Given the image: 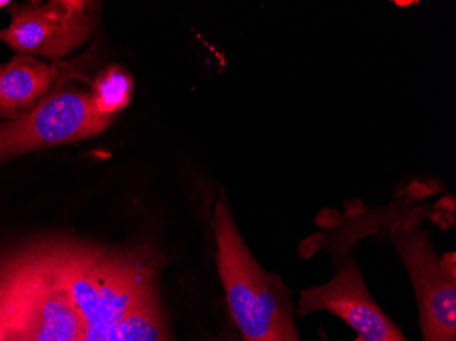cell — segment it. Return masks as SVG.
<instances>
[{"label":"cell","instance_id":"3957f363","mask_svg":"<svg viewBox=\"0 0 456 341\" xmlns=\"http://www.w3.org/2000/svg\"><path fill=\"white\" fill-rule=\"evenodd\" d=\"M384 225L416 295L422 341H456L455 254L437 257L416 212L388 215Z\"/></svg>","mask_w":456,"mask_h":341},{"label":"cell","instance_id":"52a82bcc","mask_svg":"<svg viewBox=\"0 0 456 341\" xmlns=\"http://www.w3.org/2000/svg\"><path fill=\"white\" fill-rule=\"evenodd\" d=\"M74 77H78V70L71 63L58 61L50 65L17 53L7 63H0V118L12 120L29 114Z\"/></svg>","mask_w":456,"mask_h":341},{"label":"cell","instance_id":"ba28073f","mask_svg":"<svg viewBox=\"0 0 456 341\" xmlns=\"http://www.w3.org/2000/svg\"><path fill=\"white\" fill-rule=\"evenodd\" d=\"M132 94V76L125 69L112 66L94 79L89 96L97 114L114 118L115 114L126 109Z\"/></svg>","mask_w":456,"mask_h":341},{"label":"cell","instance_id":"8992f818","mask_svg":"<svg viewBox=\"0 0 456 341\" xmlns=\"http://www.w3.org/2000/svg\"><path fill=\"white\" fill-rule=\"evenodd\" d=\"M96 4L82 0L10 4L12 20L0 30V40L20 55L61 61L94 32Z\"/></svg>","mask_w":456,"mask_h":341},{"label":"cell","instance_id":"5b68a950","mask_svg":"<svg viewBox=\"0 0 456 341\" xmlns=\"http://www.w3.org/2000/svg\"><path fill=\"white\" fill-rule=\"evenodd\" d=\"M112 119L94 111L86 92L56 89L29 114L0 120V164L40 149L94 137Z\"/></svg>","mask_w":456,"mask_h":341},{"label":"cell","instance_id":"7a4b0ae2","mask_svg":"<svg viewBox=\"0 0 456 341\" xmlns=\"http://www.w3.org/2000/svg\"><path fill=\"white\" fill-rule=\"evenodd\" d=\"M214 232L217 271L243 341H302L291 289L256 260L225 199L215 205Z\"/></svg>","mask_w":456,"mask_h":341},{"label":"cell","instance_id":"277c9868","mask_svg":"<svg viewBox=\"0 0 456 341\" xmlns=\"http://www.w3.org/2000/svg\"><path fill=\"white\" fill-rule=\"evenodd\" d=\"M361 237L362 233L350 224L345 233L332 235L330 248L334 257V277L299 292L297 315L306 317L320 312L334 314L354 330L358 341H410L373 299L360 266L351 257V245Z\"/></svg>","mask_w":456,"mask_h":341},{"label":"cell","instance_id":"9c48e42d","mask_svg":"<svg viewBox=\"0 0 456 341\" xmlns=\"http://www.w3.org/2000/svg\"><path fill=\"white\" fill-rule=\"evenodd\" d=\"M9 0H0V9H4V7L10 6Z\"/></svg>","mask_w":456,"mask_h":341},{"label":"cell","instance_id":"6da1fadb","mask_svg":"<svg viewBox=\"0 0 456 341\" xmlns=\"http://www.w3.org/2000/svg\"><path fill=\"white\" fill-rule=\"evenodd\" d=\"M0 341H106L89 328L69 294L61 242L0 261Z\"/></svg>","mask_w":456,"mask_h":341}]
</instances>
